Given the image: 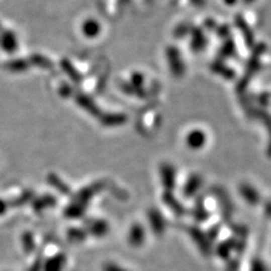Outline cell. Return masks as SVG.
<instances>
[{
    "mask_svg": "<svg viewBox=\"0 0 271 271\" xmlns=\"http://www.w3.org/2000/svg\"><path fill=\"white\" fill-rule=\"evenodd\" d=\"M166 55L172 73L176 76H181L185 71V64L182 59L179 48L173 45L168 46V48L166 49Z\"/></svg>",
    "mask_w": 271,
    "mask_h": 271,
    "instance_id": "obj_1",
    "label": "cell"
},
{
    "mask_svg": "<svg viewBox=\"0 0 271 271\" xmlns=\"http://www.w3.org/2000/svg\"><path fill=\"white\" fill-rule=\"evenodd\" d=\"M185 142L190 150H200L206 145L207 135L201 129H192L186 135Z\"/></svg>",
    "mask_w": 271,
    "mask_h": 271,
    "instance_id": "obj_2",
    "label": "cell"
},
{
    "mask_svg": "<svg viewBox=\"0 0 271 271\" xmlns=\"http://www.w3.org/2000/svg\"><path fill=\"white\" fill-rule=\"evenodd\" d=\"M161 178L165 188H167L168 191L173 190L177 178L175 168L171 164H164L161 168Z\"/></svg>",
    "mask_w": 271,
    "mask_h": 271,
    "instance_id": "obj_3",
    "label": "cell"
},
{
    "mask_svg": "<svg viewBox=\"0 0 271 271\" xmlns=\"http://www.w3.org/2000/svg\"><path fill=\"white\" fill-rule=\"evenodd\" d=\"M191 41H190V47L194 51H200L202 50L207 43L206 36L204 34V31L201 27H193L191 28Z\"/></svg>",
    "mask_w": 271,
    "mask_h": 271,
    "instance_id": "obj_4",
    "label": "cell"
},
{
    "mask_svg": "<svg viewBox=\"0 0 271 271\" xmlns=\"http://www.w3.org/2000/svg\"><path fill=\"white\" fill-rule=\"evenodd\" d=\"M235 24L237 28L241 31V34L244 38V41L246 45L252 46L254 44V36H253V31L251 30L250 26L248 23L245 21L244 17L241 15H237L235 18Z\"/></svg>",
    "mask_w": 271,
    "mask_h": 271,
    "instance_id": "obj_5",
    "label": "cell"
},
{
    "mask_svg": "<svg viewBox=\"0 0 271 271\" xmlns=\"http://www.w3.org/2000/svg\"><path fill=\"white\" fill-rule=\"evenodd\" d=\"M81 31L87 38H95L101 32V24L97 19L88 18L81 25Z\"/></svg>",
    "mask_w": 271,
    "mask_h": 271,
    "instance_id": "obj_6",
    "label": "cell"
},
{
    "mask_svg": "<svg viewBox=\"0 0 271 271\" xmlns=\"http://www.w3.org/2000/svg\"><path fill=\"white\" fill-rule=\"evenodd\" d=\"M240 194L242 198L250 204H257L260 200V196L257 190H255V188L249 184H243L240 187Z\"/></svg>",
    "mask_w": 271,
    "mask_h": 271,
    "instance_id": "obj_7",
    "label": "cell"
},
{
    "mask_svg": "<svg viewBox=\"0 0 271 271\" xmlns=\"http://www.w3.org/2000/svg\"><path fill=\"white\" fill-rule=\"evenodd\" d=\"M146 237V233H145V229L141 224H133L132 227L130 228V232H129V240L132 244H135L134 246H137L139 244H141L142 242H144Z\"/></svg>",
    "mask_w": 271,
    "mask_h": 271,
    "instance_id": "obj_8",
    "label": "cell"
},
{
    "mask_svg": "<svg viewBox=\"0 0 271 271\" xmlns=\"http://www.w3.org/2000/svg\"><path fill=\"white\" fill-rule=\"evenodd\" d=\"M201 185H202V179L200 176H197V175L191 176L187 180V183L185 184L184 195L185 196H192L193 194H195L198 191V189H200Z\"/></svg>",
    "mask_w": 271,
    "mask_h": 271,
    "instance_id": "obj_9",
    "label": "cell"
},
{
    "mask_svg": "<svg viewBox=\"0 0 271 271\" xmlns=\"http://www.w3.org/2000/svg\"><path fill=\"white\" fill-rule=\"evenodd\" d=\"M149 220L150 223L153 226V230L157 233H161L164 231L165 228V222L164 219L162 217V215L160 214V212L156 211V210H152L149 213Z\"/></svg>",
    "mask_w": 271,
    "mask_h": 271,
    "instance_id": "obj_10",
    "label": "cell"
},
{
    "mask_svg": "<svg viewBox=\"0 0 271 271\" xmlns=\"http://www.w3.org/2000/svg\"><path fill=\"white\" fill-rule=\"evenodd\" d=\"M1 45L4 48V50L8 52H12L17 47V41L15 38V35L10 31H5L1 38Z\"/></svg>",
    "mask_w": 271,
    "mask_h": 271,
    "instance_id": "obj_11",
    "label": "cell"
},
{
    "mask_svg": "<svg viewBox=\"0 0 271 271\" xmlns=\"http://www.w3.org/2000/svg\"><path fill=\"white\" fill-rule=\"evenodd\" d=\"M61 67L63 68V70L65 71V73L74 81V82H80L82 77L81 74L75 69L74 65L69 62L67 59H63L61 61Z\"/></svg>",
    "mask_w": 271,
    "mask_h": 271,
    "instance_id": "obj_12",
    "label": "cell"
},
{
    "mask_svg": "<svg viewBox=\"0 0 271 271\" xmlns=\"http://www.w3.org/2000/svg\"><path fill=\"white\" fill-rule=\"evenodd\" d=\"M88 230L97 236H103L109 231V225L105 220H94Z\"/></svg>",
    "mask_w": 271,
    "mask_h": 271,
    "instance_id": "obj_13",
    "label": "cell"
},
{
    "mask_svg": "<svg viewBox=\"0 0 271 271\" xmlns=\"http://www.w3.org/2000/svg\"><path fill=\"white\" fill-rule=\"evenodd\" d=\"M77 103L84 108V110H87L91 114H98L99 113V108L97 107L96 103L93 102V100L84 95H81L77 98Z\"/></svg>",
    "mask_w": 271,
    "mask_h": 271,
    "instance_id": "obj_14",
    "label": "cell"
},
{
    "mask_svg": "<svg viewBox=\"0 0 271 271\" xmlns=\"http://www.w3.org/2000/svg\"><path fill=\"white\" fill-rule=\"evenodd\" d=\"M164 201L166 204H168V206L177 214H184V208L182 207V205L179 203V201L177 199L172 198L171 193L168 191L165 195H164Z\"/></svg>",
    "mask_w": 271,
    "mask_h": 271,
    "instance_id": "obj_15",
    "label": "cell"
},
{
    "mask_svg": "<svg viewBox=\"0 0 271 271\" xmlns=\"http://www.w3.org/2000/svg\"><path fill=\"white\" fill-rule=\"evenodd\" d=\"M234 52H235V43L233 39L228 37L220 49V55L222 58H227L232 56Z\"/></svg>",
    "mask_w": 271,
    "mask_h": 271,
    "instance_id": "obj_16",
    "label": "cell"
},
{
    "mask_svg": "<svg viewBox=\"0 0 271 271\" xmlns=\"http://www.w3.org/2000/svg\"><path fill=\"white\" fill-rule=\"evenodd\" d=\"M212 69L216 72L223 73V75L227 76L229 79L234 77V71L232 69H230L229 67L222 65V63H220V62H214L212 65Z\"/></svg>",
    "mask_w": 271,
    "mask_h": 271,
    "instance_id": "obj_17",
    "label": "cell"
},
{
    "mask_svg": "<svg viewBox=\"0 0 271 271\" xmlns=\"http://www.w3.org/2000/svg\"><path fill=\"white\" fill-rule=\"evenodd\" d=\"M191 28L192 27L188 23H181L180 25L177 26L174 33L177 37H183L184 35H186L187 33H189L191 31Z\"/></svg>",
    "mask_w": 271,
    "mask_h": 271,
    "instance_id": "obj_18",
    "label": "cell"
},
{
    "mask_svg": "<svg viewBox=\"0 0 271 271\" xmlns=\"http://www.w3.org/2000/svg\"><path fill=\"white\" fill-rule=\"evenodd\" d=\"M216 33L220 38H228L230 34V26L228 24H223L216 27Z\"/></svg>",
    "mask_w": 271,
    "mask_h": 271,
    "instance_id": "obj_19",
    "label": "cell"
},
{
    "mask_svg": "<svg viewBox=\"0 0 271 271\" xmlns=\"http://www.w3.org/2000/svg\"><path fill=\"white\" fill-rule=\"evenodd\" d=\"M33 61L37 64H42L43 67H48L49 65H51V62L41 55H33Z\"/></svg>",
    "mask_w": 271,
    "mask_h": 271,
    "instance_id": "obj_20",
    "label": "cell"
},
{
    "mask_svg": "<svg viewBox=\"0 0 271 271\" xmlns=\"http://www.w3.org/2000/svg\"><path fill=\"white\" fill-rule=\"evenodd\" d=\"M205 25H206V27H207L208 29H210V30H215L216 27H217L216 22H215V20H213V19H208V20H206V21H205Z\"/></svg>",
    "mask_w": 271,
    "mask_h": 271,
    "instance_id": "obj_21",
    "label": "cell"
},
{
    "mask_svg": "<svg viewBox=\"0 0 271 271\" xmlns=\"http://www.w3.org/2000/svg\"><path fill=\"white\" fill-rule=\"evenodd\" d=\"M190 1L196 6H201L204 4V0H190Z\"/></svg>",
    "mask_w": 271,
    "mask_h": 271,
    "instance_id": "obj_22",
    "label": "cell"
},
{
    "mask_svg": "<svg viewBox=\"0 0 271 271\" xmlns=\"http://www.w3.org/2000/svg\"><path fill=\"white\" fill-rule=\"evenodd\" d=\"M228 5H233L237 0H224Z\"/></svg>",
    "mask_w": 271,
    "mask_h": 271,
    "instance_id": "obj_23",
    "label": "cell"
},
{
    "mask_svg": "<svg viewBox=\"0 0 271 271\" xmlns=\"http://www.w3.org/2000/svg\"><path fill=\"white\" fill-rule=\"evenodd\" d=\"M120 1H122V2H125V3H126V2H128L129 0H120Z\"/></svg>",
    "mask_w": 271,
    "mask_h": 271,
    "instance_id": "obj_24",
    "label": "cell"
},
{
    "mask_svg": "<svg viewBox=\"0 0 271 271\" xmlns=\"http://www.w3.org/2000/svg\"><path fill=\"white\" fill-rule=\"evenodd\" d=\"M245 2H251V1H253V0H244Z\"/></svg>",
    "mask_w": 271,
    "mask_h": 271,
    "instance_id": "obj_25",
    "label": "cell"
}]
</instances>
